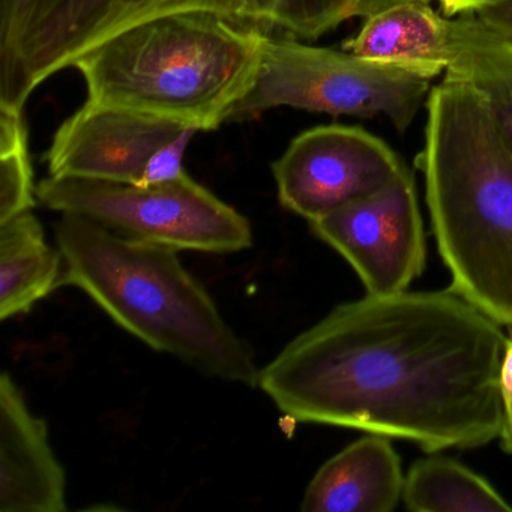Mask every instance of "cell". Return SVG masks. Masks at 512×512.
Wrapping results in <instances>:
<instances>
[{
  "instance_id": "ffe728a7",
  "label": "cell",
  "mask_w": 512,
  "mask_h": 512,
  "mask_svg": "<svg viewBox=\"0 0 512 512\" xmlns=\"http://www.w3.org/2000/svg\"><path fill=\"white\" fill-rule=\"evenodd\" d=\"M472 16L503 40L512 41V0H505L493 7L484 8Z\"/></svg>"
},
{
  "instance_id": "d6986e66",
  "label": "cell",
  "mask_w": 512,
  "mask_h": 512,
  "mask_svg": "<svg viewBox=\"0 0 512 512\" xmlns=\"http://www.w3.org/2000/svg\"><path fill=\"white\" fill-rule=\"evenodd\" d=\"M500 400H502L503 424L500 443L503 451L512 455V335L506 341L499 374Z\"/></svg>"
},
{
  "instance_id": "3957f363",
  "label": "cell",
  "mask_w": 512,
  "mask_h": 512,
  "mask_svg": "<svg viewBox=\"0 0 512 512\" xmlns=\"http://www.w3.org/2000/svg\"><path fill=\"white\" fill-rule=\"evenodd\" d=\"M55 236L64 286L85 292L116 325L203 374L259 386L253 347L184 268L179 251L124 238L74 214H62Z\"/></svg>"
},
{
  "instance_id": "7c38bea8",
  "label": "cell",
  "mask_w": 512,
  "mask_h": 512,
  "mask_svg": "<svg viewBox=\"0 0 512 512\" xmlns=\"http://www.w3.org/2000/svg\"><path fill=\"white\" fill-rule=\"evenodd\" d=\"M403 469L391 437L368 433L322 464L302 497L304 512H391L403 500Z\"/></svg>"
},
{
  "instance_id": "52a82bcc",
  "label": "cell",
  "mask_w": 512,
  "mask_h": 512,
  "mask_svg": "<svg viewBox=\"0 0 512 512\" xmlns=\"http://www.w3.org/2000/svg\"><path fill=\"white\" fill-rule=\"evenodd\" d=\"M188 11H215L245 22L244 0H32L14 34L0 43V107L25 110L41 83L73 68L104 41Z\"/></svg>"
},
{
  "instance_id": "8992f818",
  "label": "cell",
  "mask_w": 512,
  "mask_h": 512,
  "mask_svg": "<svg viewBox=\"0 0 512 512\" xmlns=\"http://www.w3.org/2000/svg\"><path fill=\"white\" fill-rule=\"evenodd\" d=\"M37 197L53 211L176 251L229 254L253 244L250 221L187 172L152 185L49 176L37 185Z\"/></svg>"
},
{
  "instance_id": "9a60e30c",
  "label": "cell",
  "mask_w": 512,
  "mask_h": 512,
  "mask_svg": "<svg viewBox=\"0 0 512 512\" xmlns=\"http://www.w3.org/2000/svg\"><path fill=\"white\" fill-rule=\"evenodd\" d=\"M454 25V58L445 76L464 80L484 97L494 122L512 151V41L485 28L475 16Z\"/></svg>"
},
{
  "instance_id": "4fadbf2b",
  "label": "cell",
  "mask_w": 512,
  "mask_h": 512,
  "mask_svg": "<svg viewBox=\"0 0 512 512\" xmlns=\"http://www.w3.org/2000/svg\"><path fill=\"white\" fill-rule=\"evenodd\" d=\"M341 49L370 61L445 73L454 58V25L428 0H407L367 17Z\"/></svg>"
},
{
  "instance_id": "277c9868",
  "label": "cell",
  "mask_w": 512,
  "mask_h": 512,
  "mask_svg": "<svg viewBox=\"0 0 512 512\" xmlns=\"http://www.w3.org/2000/svg\"><path fill=\"white\" fill-rule=\"evenodd\" d=\"M266 35L215 11H188L127 29L73 68L85 80L86 103L214 131L253 88Z\"/></svg>"
},
{
  "instance_id": "9c48e42d",
  "label": "cell",
  "mask_w": 512,
  "mask_h": 512,
  "mask_svg": "<svg viewBox=\"0 0 512 512\" xmlns=\"http://www.w3.org/2000/svg\"><path fill=\"white\" fill-rule=\"evenodd\" d=\"M406 169L379 137L359 127L304 131L272 164L283 208L310 221L379 193Z\"/></svg>"
},
{
  "instance_id": "ba28073f",
  "label": "cell",
  "mask_w": 512,
  "mask_h": 512,
  "mask_svg": "<svg viewBox=\"0 0 512 512\" xmlns=\"http://www.w3.org/2000/svg\"><path fill=\"white\" fill-rule=\"evenodd\" d=\"M199 131L136 110L86 103L56 130L49 176L152 185L178 178Z\"/></svg>"
},
{
  "instance_id": "2e32d148",
  "label": "cell",
  "mask_w": 512,
  "mask_h": 512,
  "mask_svg": "<svg viewBox=\"0 0 512 512\" xmlns=\"http://www.w3.org/2000/svg\"><path fill=\"white\" fill-rule=\"evenodd\" d=\"M412 512H509L512 505L478 473L448 457L415 461L404 478Z\"/></svg>"
},
{
  "instance_id": "e0dca14e",
  "label": "cell",
  "mask_w": 512,
  "mask_h": 512,
  "mask_svg": "<svg viewBox=\"0 0 512 512\" xmlns=\"http://www.w3.org/2000/svg\"><path fill=\"white\" fill-rule=\"evenodd\" d=\"M355 0H244V20L265 31L316 40L353 17Z\"/></svg>"
},
{
  "instance_id": "603a6c76",
  "label": "cell",
  "mask_w": 512,
  "mask_h": 512,
  "mask_svg": "<svg viewBox=\"0 0 512 512\" xmlns=\"http://www.w3.org/2000/svg\"><path fill=\"white\" fill-rule=\"evenodd\" d=\"M401 2H407V0H355L353 17L367 19V17L374 16V14L380 13V11L386 10L392 5L401 4Z\"/></svg>"
},
{
  "instance_id": "5b68a950",
  "label": "cell",
  "mask_w": 512,
  "mask_h": 512,
  "mask_svg": "<svg viewBox=\"0 0 512 512\" xmlns=\"http://www.w3.org/2000/svg\"><path fill=\"white\" fill-rule=\"evenodd\" d=\"M442 71L385 64L346 50L266 35L256 82L229 122L259 118L278 107L353 118H383L406 133Z\"/></svg>"
},
{
  "instance_id": "ac0fdd59",
  "label": "cell",
  "mask_w": 512,
  "mask_h": 512,
  "mask_svg": "<svg viewBox=\"0 0 512 512\" xmlns=\"http://www.w3.org/2000/svg\"><path fill=\"white\" fill-rule=\"evenodd\" d=\"M37 202L25 110L0 107V223L32 211Z\"/></svg>"
},
{
  "instance_id": "5bb4252c",
  "label": "cell",
  "mask_w": 512,
  "mask_h": 512,
  "mask_svg": "<svg viewBox=\"0 0 512 512\" xmlns=\"http://www.w3.org/2000/svg\"><path fill=\"white\" fill-rule=\"evenodd\" d=\"M64 257L32 211L0 223V319L28 313L64 286Z\"/></svg>"
},
{
  "instance_id": "7402d4cb",
  "label": "cell",
  "mask_w": 512,
  "mask_h": 512,
  "mask_svg": "<svg viewBox=\"0 0 512 512\" xmlns=\"http://www.w3.org/2000/svg\"><path fill=\"white\" fill-rule=\"evenodd\" d=\"M446 17L470 16L505 0H437Z\"/></svg>"
},
{
  "instance_id": "30bf717a",
  "label": "cell",
  "mask_w": 512,
  "mask_h": 512,
  "mask_svg": "<svg viewBox=\"0 0 512 512\" xmlns=\"http://www.w3.org/2000/svg\"><path fill=\"white\" fill-rule=\"evenodd\" d=\"M310 226L352 266L368 295L404 292L424 272V223L407 169L379 193L310 221Z\"/></svg>"
},
{
  "instance_id": "6da1fadb",
  "label": "cell",
  "mask_w": 512,
  "mask_h": 512,
  "mask_svg": "<svg viewBox=\"0 0 512 512\" xmlns=\"http://www.w3.org/2000/svg\"><path fill=\"white\" fill-rule=\"evenodd\" d=\"M502 325L452 290L368 295L293 338L259 388L293 421L472 449L500 436Z\"/></svg>"
},
{
  "instance_id": "8fae6325",
  "label": "cell",
  "mask_w": 512,
  "mask_h": 512,
  "mask_svg": "<svg viewBox=\"0 0 512 512\" xmlns=\"http://www.w3.org/2000/svg\"><path fill=\"white\" fill-rule=\"evenodd\" d=\"M67 511V475L49 427L8 373L0 379V512Z\"/></svg>"
},
{
  "instance_id": "44dd1931",
  "label": "cell",
  "mask_w": 512,
  "mask_h": 512,
  "mask_svg": "<svg viewBox=\"0 0 512 512\" xmlns=\"http://www.w3.org/2000/svg\"><path fill=\"white\" fill-rule=\"evenodd\" d=\"M32 0H0V43H5L16 31Z\"/></svg>"
},
{
  "instance_id": "7a4b0ae2",
  "label": "cell",
  "mask_w": 512,
  "mask_h": 512,
  "mask_svg": "<svg viewBox=\"0 0 512 512\" xmlns=\"http://www.w3.org/2000/svg\"><path fill=\"white\" fill-rule=\"evenodd\" d=\"M425 104L416 166L449 290L512 328V151L464 80L445 76Z\"/></svg>"
}]
</instances>
